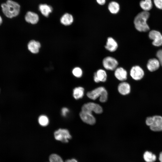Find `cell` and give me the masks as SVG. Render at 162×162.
<instances>
[{"label": "cell", "instance_id": "1", "mask_svg": "<svg viewBox=\"0 0 162 162\" xmlns=\"http://www.w3.org/2000/svg\"><path fill=\"white\" fill-rule=\"evenodd\" d=\"M2 11L7 17L11 18L17 16L20 11V6L17 2L12 0H8L1 4Z\"/></svg>", "mask_w": 162, "mask_h": 162}, {"label": "cell", "instance_id": "2", "mask_svg": "<svg viewBox=\"0 0 162 162\" xmlns=\"http://www.w3.org/2000/svg\"><path fill=\"white\" fill-rule=\"evenodd\" d=\"M150 15L149 13L144 11L139 13L135 17L134 24L136 28L140 32H146L149 30L147 21Z\"/></svg>", "mask_w": 162, "mask_h": 162}, {"label": "cell", "instance_id": "3", "mask_svg": "<svg viewBox=\"0 0 162 162\" xmlns=\"http://www.w3.org/2000/svg\"><path fill=\"white\" fill-rule=\"evenodd\" d=\"M86 95L89 98L93 100H95L99 97V100L102 103L106 102L108 98L107 91L105 88L102 86L98 87L88 92Z\"/></svg>", "mask_w": 162, "mask_h": 162}, {"label": "cell", "instance_id": "4", "mask_svg": "<svg viewBox=\"0 0 162 162\" xmlns=\"http://www.w3.org/2000/svg\"><path fill=\"white\" fill-rule=\"evenodd\" d=\"M146 123L152 131L157 132L162 130V117L161 116L156 115L148 117Z\"/></svg>", "mask_w": 162, "mask_h": 162}, {"label": "cell", "instance_id": "5", "mask_svg": "<svg viewBox=\"0 0 162 162\" xmlns=\"http://www.w3.org/2000/svg\"><path fill=\"white\" fill-rule=\"evenodd\" d=\"M55 139L64 143L68 142L69 140L71 138L69 131L65 129H59L54 133Z\"/></svg>", "mask_w": 162, "mask_h": 162}, {"label": "cell", "instance_id": "6", "mask_svg": "<svg viewBox=\"0 0 162 162\" xmlns=\"http://www.w3.org/2000/svg\"><path fill=\"white\" fill-rule=\"evenodd\" d=\"M81 111L91 113L93 112L96 114H100L102 112L103 109L101 106L98 104L88 102L82 106Z\"/></svg>", "mask_w": 162, "mask_h": 162}, {"label": "cell", "instance_id": "7", "mask_svg": "<svg viewBox=\"0 0 162 162\" xmlns=\"http://www.w3.org/2000/svg\"><path fill=\"white\" fill-rule=\"evenodd\" d=\"M102 64L104 68L106 70H115L118 65V62L115 58L110 56L105 57L103 60Z\"/></svg>", "mask_w": 162, "mask_h": 162}, {"label": "cell", "instance_id": "8", "mask_svg": "<svg viewBox=\"0 0 162 162\" xmlns=\"http://www.w3.org/2000/svg\"><path fill=\"white\" fill-rule=\"evenodd\" d=\"M149 37L153 40L152 44L154 46H159L162 45V35L159 32L156 30L151 31Z\"/></svg>", "mask_w": 162, "mask_h": 162}, {"label": "cell", "instance_id": "9", "mask_svg": "<svg viewBox=\"0 0 162 162\" xmlns=\"http://www.w3.org/2000/svg\"><path fill=\"white\" fill-rule=\"evenodd\" d=\"M144 72L142 69L138 66L133 67L130 71V75L131 77L136 80H140L143 77Z\"/></svg>", "mask_w": 162, "mask_h": 162}, {"label": "cell", "instance_id": "10", "mask_svg": "<svg viewBox=\"0 0 162 162\" xmlns=\"http://www.w3.org/2000/svg\"><path fill=\"white\" fill-rule=\"evenodd\" d=\"M79 115L81 119L85 123L90 125L95 123L96 119L92 113L81 111Z\"/></svg>", "mask_w": 162, "mask_h": 162}, {"label": "cell", "instance_id": "11", "mask_svg": "<svg viewBox=\"0 0 162 162\" xmlns=\"http://www.w3.org/2000/svg\"><path fill=\"white\" fill-rule=\"evenodd\" d=\"M114 75L120 81H123L127 79V72L121 67L117 68L115 70Z\"/></svg>", "mask_w": 162, "mask_h": 162}, {"label": "cell", "instance_id": "12", "mask_svg": "<svg viewBox=\"0 0 162 162\" xmlns=\"http://www.w3.org/2000/svg\"><path fill=\"white\" fill-rule=\"evenodd\" d=\"M106 50L110 52L116 51L118 47V44L117 42L111 37H109L107 39V41L105 46Z\"/></svg>", "mask_w": 162, "mask_h": 162}, {"label": "cell", "instance_id": "13", "mask_svg": "<svg viewBox=\"0 0 162 162\" xmlns=\"http://www.w3.org/2000/svg\"><path fill=\"white\" fill-rule=\"evenodd\" d=\"M25 20L27 22L34 24L38 21L39 17L38 15L36 13L29 11L26 14Z\"/></svg>", "mask_w": 162, "mask_h": 162}, {"label": "cell", "instance_id": "14", "mask_svg": "<svg viewBox=\"0 0 162 162\" xmlns=\"http://www.w3.org/2000/svg\"><path fill=\"white\" fill-rule=\"evenodd\" d=\"M118 90L121 94L122 95H126L130 93V86L128 83L123 82L118 85Z\"/></svg>", "mask_w": 162, "mask_h": 162}, {"label": "cell", "instance_id": "15", "mask_svg": "<svg viewBox=\"0 0 162 162\" xmlns=\"http://www.w3.org/2000/svg\"><path fill=\"white\" fill-rule=\"evenodd\" d=\"M40 47V43L34 40L30 41L28 44V50L33 53L35 54L38 53Z\"/></svg>", "mask_w": 162, "mask_h": 162}, {"label": "cell", "instance_id": "16", "mask_svg": "<svg viewBox=\"0 0 162 162\" xmlns=\"http://www.w3.org/2000/svg\"><path fill=\"white\" fill-rule=\"evenodd\" d=\"M160 64L158 60L156 58L149 59L147 63V67L148 70L153 72L159 68Z\"/></svg>", "mask_w": 162, "mask_h": 162}, {"label": "cell", "instance_id": "17", "mask_svg": "<svg viewBox=\"0 0 162 162\" xmlns=\"http://www.w3.org/2000/svg\"><path fill=\"white\" fill-rule=\"evenodd\" d=\"M39 9L41 14L47 17L52 11V7L46 4H41L39 6Z\"/></svg>", "mask_w": 162, "mask_h": 162}, {"label": "cell", "instance_id": "18", "mask_svg": "<svg viewBox=\"0 0 162 162\" xmlns=\"http://www.w3.org/2000/svg\"><path fill=\"white\" fill-rule=\"evenodd\" d=\"M73 21L74 18L72 15L68 13L64 14L60 19L61 23L66 26L70 25Z\"/></svg>", "mask_w": 162, "mask_h": 162}, {"label": "cell", "instance_id": "19", "mask_svg": "<svg viewBox=\"0 0 162 162\" xmlns=\"http://www.w3.org/2000/svg\"><path fill=\"white\" fill-rule=\"evenodd\" d=\"M120 8L119 4L115 1L110 2L108 5V9L112 14H116L119 11Z\"/></svg>", "mask_w": 162, "mask_h": 162}, {"label": "cell", "instance_id": "20", "mask_svg": "<svg viewBox=\"0 0 162 162\" xmlns=\"http://www.w3.org/2000/svg\"><path fill=\"white\" fill-rule=\"evenodd\" d=\"M84 88L81 87L75 88L73 90V96L76 99L81 98L84 94Z\"/></svg>", "mask_w": 162, "mask_h": 162}, {"label": "cell", "instance_id": "21", "mask_svg": "<svg viewBox=\"0 0 162 162\" xmlns=\"http://www.w3.org/2000/svg\"><path fill=\"white\" fill-rule=\"evenodd\" d=\"M140 5L144 11H148L152 8V1L151 0H142L140 2Z\"/></svg>", "mask_w": 162, "mask_h": 162}, {"label": "cell", "instance_id": "22", "mask_svg": "<svg viewBox=\"0 0 162 162\" xmlns=\"http://www.w3.org/2000/svg\"><path fill=\"white\" fill-rule=\"evenodd\" d=\"M143 158L146 162H154L156 159V157L152 152L147 151L144 154Z\"/></svg>", "mask_w": 162, "mask_h": 162}, {"label": "cell", "instance_id": "23", "mask_svg": "<svg viewBox=\"0 0 162 162\" xmlns=\"http://www.w3.org/2000/svg\"><path fill=\"white\" fill-rule=\"evenodd\" d=\"M99 81L105 82L107 79V75L105 71L102 69L98 70L96 72Z\"/></svg>", "mask_w": 162, "mask_h": 162}, {"label": "cell", "instance_id": "24", "mask_svg": "<svg viewBox=\"0 0 162 162\" xmlns=\"http://www.w3.org/2000/svg\"><path fill=\"white\" fill-rule=\"evenodd\" d=\"M39 124L42 126H47L49 122V120L47 117L45 115L40 116L38 119Z\"/></svg>", "mask_w": 162, "mask_h": 162}, {"label": "cell", "instance_id": "25", "mask_svg": "<svg viewBox=\"0 0 162 162\" xmlns=\"http://www.w3.org/2000/svg\"><path fill=\"white\" fill-rule=\"evenodd\" d=\"M49 158L50 162H64L62 158L56 154H51Z\"/></svg>", "mask_w": 162, "mask_h": 162}, {"label": "cell", "instance_id": "26", "mask_svg": "<svg viewBox=\"0 0 162 162\" xmlns=\"http://www.w3.org/2000/svg\"><path fill=\"white\" fill-rule=\"evenodd\" d=\"M73 75L77 78L80 77L82 75V71L81 69L78 67L74 68L72 71Z\"/></svg>", "mask_w": 162, "mask_h": 162}, {"label": "cell", "instance_id": "27", "mask_svg": "<svg viewBox=\"0 0 162 162\" xmlns=\"http://www.w3.org/2000/svg\"><path fill=\"white\" fill-rule=\"evenodd\" d=\"M156 56L160 64L162 66V50H160L157 52Z\"/></svg>", "mask_w": 162, "mask_h": 162}, {"label": "cell", "instance_id": "28", "mask_svg": "<svg viewBox=\"0 0 162 162\" xmlns=\"http://www.w3.org/2000/svg\"><path fill=\"white\" fill-rule=\"evenodd\" d=\"M156 7L158 9H162V0H153Z\"/></svg>", "mask_w": 162, "mask_h": 162}, {"label": "cell", "instance_id": "29", "mask_svg": "<svg viewBox=\"0 0 162 162\" xmlns=\"http://www.w3.org/2000/svg\"><path fill=\"white\" fill-rule=\"evenodd\" d=\"M69 110L66 107H63L62 109V115L64 116H65L69 112Z\"/></svg>", "mask_w": 162, "mask_h": 162}, {"label": "cell", "instance_id": "30", "mask_svg": "<svg viewBox=\"0 0 162 162\" xmlns=\"http://www.w3.org/2000/svg\"><path fill=\"white\" fill-rule=\"evenodd\" d=\"M106 0H96L97 3L100 5H103L105 4Z\"/></svg>", "mask_w": 162, "mask_h": 162}, {"label": "cell", "instance_id": "31", "mask_svg": "<svg viewBox=\"0 0 162 162\" xmlns=\"http://www.w3.org/2000/svg\"><path fill=\"white\" fill-rule=\"evenodd\" d=\"M94 81L96 83H98L100 82L97 76L96 72L94 74Z\"/></svg>", "mask_w": 162, "mask_h": 162}, {"label": "cell", "instance_id": "32", "mask_svg": "<svg viewBox=\"0 0 162 162\" xmlns=\"http://www.w3.org/2000/svg\"><path fill=\"white\" fill-rule=\"evenodd\" d=\"M65 162H78L75 159H68L66 160Z\"/></svg>", "mask_w": 162, "mask_h": 162}, {"label": "cell", "instance_id": "33", "mask_svg": "<svg viewBox=\"0 0 162 162\" xmlns=\"http://www.w3.org/2000/svg\"><path fill=\"white\" fill-rule=\"evenodd\" d=\"M159 159L160 162H162V152L160 154Z\"/></svg>", "mask_w": 162, "mask_h": 162}, {"label": "cell", "instance_id": "34", "mask_svg": "<svg viewBox=\"0 0 162 162\" xmlns=\"http://www.w3.org/2000/svg\"><path fill=\"white\" fill-rule=\"evenodd\" d=\"M2 17L0 16V25L2 24Z\"/></svg>", "mask_w": 162, "mask_h": 162}]
</instances>
